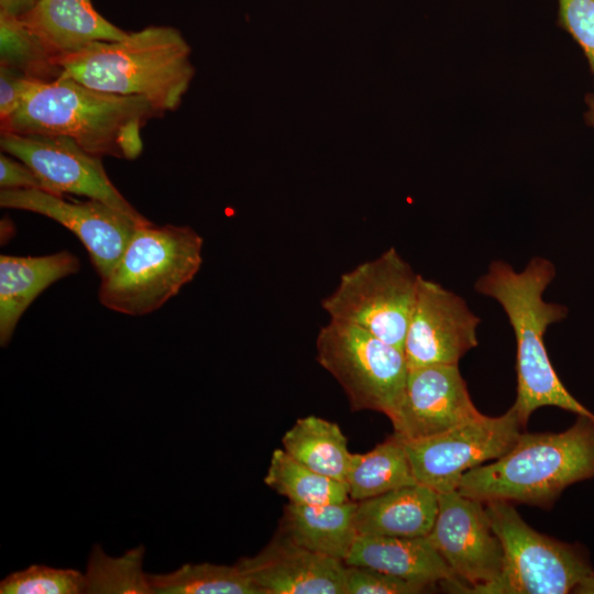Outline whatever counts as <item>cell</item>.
Returning <instances> with one entry per match:
<instances>
[{
	"mask_svg": "<svg viewBox=\"0 0 594 594\" xmlns=\"http://www.w3.org/2000/svg\"><path fill=\"white\" fill-rule=\"evenodd\" d=\"M554 277L553 263L537 256L519 272L504 261H494L474 284L475 292L501 305L514 330L517 395L513 407L524 426L535 410L546 406L594 417L560 381L544 344L548 327L568 315L565 306L543 299Z\"/></svg>",
	"mask_w": 594,
	"mask_h": 594,
	"instance_id": "obj_1",
	"label": "cell"
},
{
	"mask_svg": "<svg viewBox=\"0 0 594 594\" xmlns=\"http://www.w3.org/2000/svg\"><path fill=\"white\" fill-rule=\"evenodd\" d=\"M164 112L141 96H119L72 78L35 80L1 132L62 135L98 157L136 158L141 128Z\"/></svg>",
	"mask_w": 594,
	"mask_h": 594,
	"instance_id": "obj_2",
	"label": "cell"
},
{
	"mask_svg": "<svg viewBox=\"0 0 594 594\" xmlns=\"http://www.w3.org/2000/svg\"><path fill=\"white\" fill-rule=\"evenodd\" d=\"M594 477V417L560 432H521L501 458L466 472L457 491L483 504L503 501L543 509L570 485Z\"/></svg>",
	"mask_w": 594,
	"mask_h": 594,
	"instance_id": "obj_3",
	"label": "cell"
},
{
	"mask_svg": "<svg viewBox=\"0 0 594 594\" xmlns=\"http://www.w3.org/2000/svg\"><path fill=\"white\" fill-rule=\"evenodd\" d=\"M57 63L64 77L108 94L144 97L162 112L180 105L194 76L190 46L177 29L163 25L95 42Z\"/></svg>",
	"mask_w": 594,
	"mask_h": 594,
	"instance_id": "obj_4",
	"label": "cell"
},
{
	"mask_svg": "<svg viewBox=\"0 0 594 594\" xmlns=\"http://www.w3.org/2000/svg\"><path fill=\"white\" fill-rule=\"evenodd\" d=\"M202 244L190 227L139 226L116 265L101 278L100 302L129 316L157 310L196 276Z\"/></svg>",
	"mask_w": 594,
	"mask_h": 594,
	"instance_id": "obj_5",
	"label": "cell"
},
{
	"mask_svg": "<svg viewBox=\"0 0 594 594\" xmlns=\"http://www.w3.org/2000/svg\"><path fill=\"white\" fill-rule=\"evenodd\" d=\"M484 506L504 551L502 574L484 593L565 594L594 574L581 546L538 532L514 504L493 501Z\"/></svg>",
	"mask_w": 594,
	"mask_h": 594,
	"instance_id": "obj_6",
	"label": "cell"
},
{
	"mask_svg": "<svg viewBox=\"0 0 594 594\" xmlns=\"http://www.w3.org/2000/svg\"><path fill=\"white\" fill-rule=\"evenodd\" d=\"M316 349L317 362L340 384L351 410L395 418L409 370L403 349L360 327L330 319L317 334Z\"/></svg>",
	"mask_w": 594,
	"mask_h": 594,
	"instance_id": "obj_7",
	"label": "cell"
},
{
	"mask_svg": "<svg viewBox=\"0 0 594 594\" xmlns=\"http://www.w3.org/2000/svg\"><path fill=\"white\" fill-rule=\"evenodd\" d=\"M420 277L391 246L343 273L321 308L330 320L360 327L403 349Z\"/></svg>",
	"mask_w": 594,
	"mask_h": 594,
	"instance_id": "obj_8",
	"label": "cell"
},
{
	"mask_svg": "<svg viewBox=\"0 0 594 594\" xmlns=\"http://www.w3.org/2000/svg\"><path fill=\"white\" fill-rule=\"evenodd\" d=\"M524 427L512 406L501 416L482 414L433 436L403 439L416 482L441 494L455 491L470 470L508 452Z\"/></svg>",
	"mask_w": 594,
	"mask_h": 594,
	"instance_id": "obj_9",
	"label": "cell"
},
{
	"mask_svg": "<svg viewBox=\"0 0 594 594\" xmlns=\"http://www.w3.org/2000/svg\"><path fill=\"white\" fill-rule=\"evenodd\" d=\"M428 539L462 583L455 592L484 593L502 574L504 551L482 502L457 490L438 494Z\"/></svg>",
	"mask_w": 594,
	"mask_h": 594,
	"instance_id": "obj_10",
	"label": "cell"
},
{
	"mask_svg": "<svg viewBox=\"0 0 594 594\" xmlns=\"http://www.w3.org/2000/svg\"><path fill=\"white\" fill-rule=\"evenodd\" d=\"M0 147L29 165L45 183L48 193L99 200L141 223L150 222L111 183L101 157L87 152L70 138L1 132Z\"/></svg>",
	"mask_w": 594,
	"mask_h": 594,
	"instance_id": "obj_11",
	"label": "cell"
},
{
	"mask_svg": "<svg viewBox=\"0 0 594 594\" xmlns=\"http://www.w3.org/2000/svg\"><path fill=\"white\" fill-rule=\"evenodd\" d=\"M479 324L461 296L421 276L403 344L408 369L458 364L477 345Z\"/></svg>",
	"mask_w": 594,
	"mask_h": 594,
	"instance_id": "obj_12",
	"label": "cell"
},
{
	"mask_svg": "<svg viewBox=\"0 0 594 594\" xmlns=\"http://www.w3.org/2000/svg\"><path fill=\"white\" fill-rule=\"evenodd\" d=\"M0 206L35 212L69 229L86 246L101 278L116 265L138 227L145 224L99 200L69 201L41 189H1Z\"/></svg>",
	"mask_w": 594,
	"mask_h": 594,
	"instance_id": "obj_13",
	"label": "cell"
},
{
	"mask_svg": "<svg viewBox=\"0 0 594 594\" xmlns=\"http://www.w3.org/2000/svg\"><path fill=\"white\" fill-rule=\"evenodd\" d=\"M482 413L475 407L458 364H436L408 370L394 432L406 440L447 431Z\"/></svg>",
	"mask_w": 594,
	"mask_h": 594,
	"instance_id": "obj_14",
	"label": "cell"
},
{
	"mask_svg": "<svg viewBox=\"0 0 594 594\" xmlns=\"http://www.w3.org/2000/svg\"><path fill=\"white\" fill-rule=\"evenodd\" d=\"M261 594H345L346 564L276 535L237 563Z\"/></svg>",
	"mask_w": 594,
	"mask_h": 594,
	"instance_id": "obj_15",
	"label": "cell"
},
{
	"mask_svg": "<svg viewBox=\"0 0 594 594\" xmlns=\"http://www.w3.org/2000/svg\"><path fill=\"white\" fill-rule=\"evenodd\" d=\"M20 19L57 58L128 35L99 14L90 0H38Z\"/></svg>",
	"mask_w": 594,
	"mask_h": 594,
	"instance_id": "obj_16",
	"label": "cell"
},
{
	"mask_svg": "<svg viewBox=\"0 0 594 594\" xmlns=\"http://www.w3.org/2000/svg\"><path fill=\"white\" fill-rule=\"evenodd\" d=\"M344 563L375 569L407 580L433 585L439 583L447 590L461 583L427 536L359 535Z\"/></svg>",
	"mask_w": 594,
	"mask_h": 594,
	"instance_id": "obj_17",
	"label": "cell"
},
{
	"mask_svg": "<svg viewBox=\"0 0 594 594\" xmlns=\"http://www.w3.org/2000/svg\"><path fill=\"white\" fill-rule=\"evenodd\" d=\"M79 260L63 251L44 256H0V344L8 345L32 301L53 283L78 272Z\"/></svg>",
	"mask_w": 594,
	"mask_h": 594,
	"instance_id": "obj_18",
	"label": "cell"
},
{
	"mask_svg": "<svg viewBox=\"0 0 594 594\" xmlns=\"http://www.w3.org/2000/svg\"><path fill=\"white\" fill-rule=\"evenodd\" d=\"M438 513V493L419 483L356 502L360 536L425 537Z\"/></svg>",
	"mask_w": 594,
	"mask_h": 594,
	"instance_id": "obj_19",
	"label": "cell"
},
{
	"mask_svg": "<svg viewBox=\"0 0 594 594\" xmlns=\"http://www.w3.org/2000/svg\"><path fill=\"white\" fill-rule=\"evenodd\" d=\"M356 502L284 507L277 534L310 551L344 562L359 534Z\"/></svg>",
	"mask_w": 594,
	"mask_h": 594,
	"instance_id": "obj_20",
	"label": "cell"
},
{
	"mask_svg": "<svg viewBox=\"0 0 594 594\" xmlns=\"http://www.w3.org/2000/svg\"><path fill=\"white\" fill-rule=\"evenodd\" d=\"M283 449L314 471L346 483L353 453L341 428L310 415L296 420L282 438Z\"/></svg>",
	"mask_w": 594,
	"mask_h": 594,
	"instance_id": "obj_21",
	"label": "cell"
},
{
	"mask_svg": "<svg viewBox=\"0 0 594 594\" xmlns=\"http://www.w3.org/2000/svg\"><path fill=\"white\" fill-rule=\"evenodd\" d=\"M416 483L404 439L396 432L366 453H353L346 477L349 497L354 502Z\"/></svg>",
	"mask_w": 594,
	"mask_h": 594,
	"instance_id": "obj_22",
	"label": "cell"
},
{
	"mask_svg": "<svg viewBox=\"0 0 594 594\" xmlns=\"http://www.w3.org/2000/svg\"><path fill=\"white\" fill-rule=\"evenodd\" d=\"M264 483L298 505H324L350 499L346 483L320 474L293 458L284 449H275Z\"/></svg>",
	"mask_w": 594,
	"mask_h": 594,
	"instance_id": "obj_23",
	"label": "cell"
},
{
	"mask_svg": "<svg viewBox=\"0 0 594 594\" xmlns=\"http://www.w3.org/2000/svg\"><path fill=\"white\" fill-rule=\"evenodd\" d=\"M147 578L153 594H261L237 564L186 563Z\"/></svg>",
	"mask_w": 594,
	"mask_h": 594,
	"instance_id": "obj_24",
	"label": "cell"
},
{
	"mask_svg": "<svg viewBox=\"0 0 594 594\" xmlns=\"http://www.w3.org/2000/svg\"><path fill=\"white\" fill-rule=\"evenodd\" d=\"M0 64L43 81L57 79L63 69L46 45L20 16L0 11Z\"/></svg>",
	"mask_w": 594,
	"mask_h": 594,
	"instance_id": "obj_25",
	"label": "cell"
},
{
	"mask_svg": "<svg viewBox=\"0 0 594 594\" xmlns=\"http://www.w3.org/2000/svg\"><path fill=\"white\" fill-rule=\"evenodd\" d=\"M145 548L139 546L122 557H109L95 546L85 573L86 593L153 594L143 571Z\"/></svg>",
	"mask_w": 594,
	"mask_h": 594,
	"instance_id": "obj_26",
	"label": "cell"
},
{
	"mask_svg": "<svg viewBox=\"0 0 594 594\" xmlns=\"http://www.w3.org/2000/svg\"><path fill=\"white\" fill-rule=\"evenodd\" d=\"M1 594L86 593L85 574L75 569L32 564L7 575L0 582Z\"/></svg>",
	"mask_w": 594,
	"mask_h": 594,
	"instance_id": "obj_27",
	"label": "cell"
},
{
	"mask_svg": "<svg viewBox=\"0 0 594 594\" xmlns=\"http://www.w3.org/2000/svg\"><path fill=\"white\" fill-rule=\"evenodd\" d=\"M432 586L366 566L346 565L345 594H418Z\"/></svg>",
	"mask_w": 594,
	"mask_h": 594,
	"instance_id": "obj_28",
	"label": "cell"
},
{
	"mask_svg": "<svg viewBox=\"0 0 594 594\" xmlns=\"http://www.w3.org/2000/svg\"><path fill=\"white\" fill-rule=\"evenodd\" d=\"M558 24L582 48L594 75V0H558Z\"/></svg>",
	"mask_w": 594,
	"mask_h": 594,
	"instance_id": "obj_29",
	"label": "cell"
},
{
	"mask_svg": "<svg viewBox=\"0 0 594 594\" xmlns=\"http://www.w3.org/2000/svg\"><path fill=\"white\" fill-rule=\"evenodd\" d=\"M35 80L18 69L0 64L1 122L19 108Z\"/></svg>",
	"mask_w": 594,
	"mask_h": 594,
	"instance_id": "obj_30",
	"label": "cell"
},
{
	"mask_svg": "<svg viewBox=\"0 0 594 594\" xmlns=\"http://www.w3.org/2000/svg\"><path fill=\"white\" fill-rule=\"evenodd\" d=\"M1 189H41L47 190L42 178L24 162L1 152L0 155Z\"/></svg>",
	"mask_w": 594,
	"mask_h": 594,
	"instance_id": "obj_31",
	"label": "cell"
},
{
	"mask_svg": "<svg viewBox=\"0 0 594 594\" xmlns=\"http://www.w3.org/2000/svg\"><path fill=\"white\" fill-rule=\"evenodd\" d=\"M38 0H0V11L21 16L30 11Z\"/></svg>",
	"mask_w": 594,
	"mask_h": 594,
	"instance_id": "obj_32",
	"label": "cell"
},
{
	"mask_svg": "<svg viewBox=\"0 0 594 594\" xmlns=\"http://www.w3.org/2000/svg\"><path fill=\"white\" fill-rule=\"evenodd\" d=\"M585 103L587 109L584 113V120L588 127L594 129V91L586 95Z\"/></svg>",
	"mask_w": 594,
	"mask_h": 594,
	"instance_id": "obj_33",
	"label": "cell"
}]
</instances>
